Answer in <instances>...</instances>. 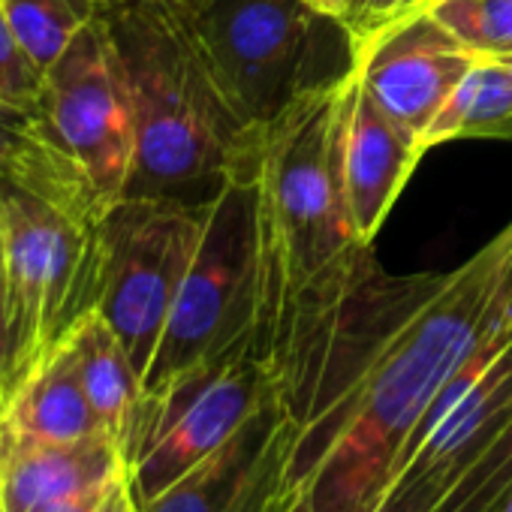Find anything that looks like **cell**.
<instances>
[{
  "instance_id": "cell-1",
  "label": "cell",
  "mask_w": 512,
  "mask_h": 512,
  "mask_svg": "<svg viewBox=\"0 0 512 512\" xmlns=\"http://www.w3.org/2000/svg\"><path fill=\"white\" fill-rule=\"evenodd\" d=\"M341 82L244 127L226 163L253 187V350L284 419L380 272L371 244L353 232L335 166Z\"/></svg>"
},
{
  "instance_id": "cell-2",
  "label": "cell",
  "mask_w": 512,
  "mask_h": 512,
  "mask_svg": "<svg viewBox=\"0 0 512 512\" xmlns=\"http://www.w3.org/2000/svg\"><path fill=\"white\" fill-rule=\"evenodd\" d=\"M506 232L449 275H413L380 341L287 461L293 512H377L395 464L443 383L503 320ZM509 320V317H506Z\"/></svg>"
},
{
  "instance_id": "cell-3",
  "label": "cell",
  "mask_w": 512,
  "mask_h": 512,
  "mask_svg": "<svg viewBox=\"0 0 512 512\" xmlns=\"http://www.w3.org/2000/svg\"><path fill=\"white\" fill-rule=\"evenodd\" d=\"M97 16L109 28L136 115L127 196H172L220 178L244 127L208 64L190 0H103Z\"/></svg>"
},
{
  "instance_id": "cell-4",
  "label": "cell",
  "mask_w": 512,
  "mask_h": 512,
  "mask_svg": "<svg viewBox=\"0 0 512 512\" xmlns=\"http://www.w3.org/2000/svg\"><path fill=\"white\" fill-rule=\"evenodd\" d=\"M94 202H61L31 190H0L4 281L13 341V389L73 326L97 311L103 217Z\"/></svg>"
},
{
  "instance_id": "cell-5",
  "label": "cell",
  "mask_w": 512,
  "mask_h": 512,
  "mask_svg": "<svg viewBox=\"0 0 512 512\" xmlns=\"http://www.w3.org/2000/svg\"><path fill=\"white\" fill-rule=\"evenodd\" d=\"M217 85L241 121L263 124L353 67L344 22L308 0H190Z\"/></svg>"
},
{
  "instance_id": "cell-6",
  "label": "cell",
  "mask_w": 512,
  "mask_h": 512,
  "mask_svg": "<svg viewBox=\"0 0 512 512\" xmlns=\"http://www.w3.org/2000/svg\"><path fill=\"white\" fill-rule=\"evenodd\" d=\"M256 320V223L250 181L226 169L202 202V235L169 311L142 389L253 341Z\"/></svg>"
},
{
  "instance_id": "cell-7",
  "label": "cell",
  "mask_w": 512,
  "mask_h": 512,
  "mask_svg": "<svg viewBox=\"0 0 512 512\" xmlns=\"http://www.w3.org/2000/svg\"><path fill=\"white\" fill-rule=\"evenodd\" d=\"M266 401H272V383L253 341L145 392L127 449L136 509L217 452Z\"/></svg>"
},
{
  "instance_id": "cell-8",
  "label": "cell",
  "mask_w": 512,
  "mask_h": 512,
  "mask_svg": "<svg viewBox=\"0 0 512 512\" xmlns=\"http://www.w3.org/2000/svg\"><path fill=\"white\" fill-rule=\"evenodd\" d=\"M202 235V202L124 196L103 217L100 317L124 344L142 383Z\"/></svg>"
},
{
  "instance_id": "cell-9",
  "label": "cell",
  "mask_w": 512,
  "mask_h": 512,
  "mask_svg": "<svg viewBox=\"0 0 512 512\" xmlns=\"http://www.w3.org/2000/svg\"><path fill=\"white\" fill-rule=\"evenodd\" d=\"M34 115L52 148L100 193L127 196L136 172V115L130 88L100 16L82 25L46 70Z\"/></svg>"
},
{
  "instance_id": "cell-10",
  "label": "cell",
  "mask_w": 512,
  "mask_h": 512,
  "mask_svg": "<svg viewBox=\"0 0 512 512\" xmlns=\"http://www.w3.org/2000/svg\"><path fill=\"white\" fill-rule=\"evenodd\" d=\"M509 422L512 320L503 317L431 401L395 464L386 494L404 488H431L443 497Z\"/></svg>"
},
{
  "instance_id": "cell-11",
  "label": "cell",
  "mask_w": 512,
  "mask_h": 512,
  "mask_svg": "<svg viewBox=\"0 0 512 512\" xmlns=\"http://www.w3.org/2000/svg\"><path fill=\"white\" fill-rule=\"evenodd\" d=\"M479 58L428 10L353 46V67L368 94L419 145L446 97Z\"/></svg>"
},
{
  "instance_id": "cell-12",
  "label": "cell",
  "mask_w": 512,
  "mask_h": 512,
  "mask_svg": "<svg viewBox=\"0 0 512 512\" xmlns=\"http://www.w3.org/2000/svg\"><path fill=\"white\" fill-rule=\"evenodd\" d=\"M290 425L275 398L217 452L136 512H293L287 500Z\"/></svg>"
},
{
  "instance_id": "cell-13",
  "label": "cell",
  "mask_w": 512,
  "mask_h": 512,
  "mask_svg": "<svg viewBox=\"0 0 512 512\" xmlns=\"http://www.w3.org/2000/svg\"><path fill=\"white\" fill-rule=\"evenodd\" d=\"M425 148L368 94L356 67L341 82L335 166L359 241L371 244Z\"/></svg>"
},
{
  "instance_id": "cell-14",
  "label": "cell",
  "mask_w": 512,
  "mask_h": 512,
  "mask_svg": "<svg viewBox=\"0 0 512 512\" xmlns=\"http://www.w3.org/2000/svg\"><path fill=\"white\" fill-rule=\"evenodd\" d=\"M121 473L127 461L112 437L58 443L0 422V500L7 512H43Z\"/></svg>"
},
{
  "instance_id": "cell-15",
  "label": "cell",
  "mask_w": 512,
  "mask_h": 512,
  "mask_svg": "<svg viewBox=\"0 0 512 512\" xmlns=\"http://www.w3.org/2000/svg\"><path fill=\"white\" fill-rule=\"evenodd\" d=\"M0 422L19 434L58 443L109 437L91 407L70 341H61L31 368L0 410Z\"/></svg>"
},
{
  "instance_id": "cell-16",
  "label": "cell",
  "mask_w": 512,
  "mask_h": 512,
  "mask_svg": "<svg viewBox=\"0 0 512 512\" xmlns=\"http://www.w3.org/2000/svg\"><path fill=\"white\" fill-rule=\"evenodd\" d=\"M64 341H70L76 353V365L94 413L100 416L106 434L115 440V446L127 461V449L145 398L139 371L133 368L124 344L118 341L112 326L100 317V311L82 317Z\"/></svg>"
},
{
  "instance_id": "cell-17",
  "label": "cell",
  "mask_w": 512,
  "mask_h": 512,
  "mask_svg": "<svg viewBox=\"0 0 512 512\" xmlns=\"http://www.w3.org/2000/svg\"><path fill=\"white\" fill-rule=\"evenodd\" d=\"M0 190H31L46 199L109 208V202H103L100 193L52 148L37 115L4 100H0Z\"/></svg>"
},
{
  "instance_id": "cell-18",
  "label": "cell",
  "mask_w": 512,
  "mask_h": 512,
  "mask_svg": "<svg viewBox=\"0 0 512 512\" xmlns=\"http://www.w3.org/2000/svg\"><path fill=\"white\" fill-rule=\"evenodd\" d=\"M452 139H512V73L500 58H479L446 97L422 148Z\"/></svg>"
},
{
  "instance_id": "cell-19",
  "label": "cell",
  "mask_w": 512,
  "mask_h": 512,
  "mask_svg": "<svg viewBox=\"0 0 512 512\" xmlns=\"http://www.w3.org/2000/svg\"><path fill=\"white\" fill-rule=\"evenodd\" d=\"M31 61L46 73L94 19L85 0H0Z\"/></svg>"
},
{
  "instance_id": "cell-20",
  "label": "cell",
  "mask_w": 512,
  "mask_h": 512,
  "mask_svg": "<svg viewBox=\"0 0 512 512\" xmlns=\"http://www.w3.org/2000/svg\"><path fill=\"white\" fill-rule=\"evenodd\" d=\"M512 497V422L452 482L431 512H500Z\"/></svg>"
},
{
  "instance_id": "cell-21",
  "label": "cell",
  "mask_w": 512,
  "mask_h": 512,
  "mask_svg": "<svg viewBox=\"0 0 512 512\" xmlns=\"http://www.w3.org/2000/svg\"><path fill=\"white\" fill-rule=\"evenodd\" d=\"M425 10L470 52L512 55V0H431Z\"/></svg>"
},
{
  "instance_id": "cell-22",
  "label": "cell",
  "mask_w": 512,
  "mask_h": 512,
  "mask_svg": "<svg viewBox=\"0 0 512 512\" xmlns=\"http://www.w3.org/2000/svg\"><path fill=\"white\" fill-rule=\"evenodd\" d=\"M43 79L46 73L31 61L4 13V4H0V100L34 112L43 91Z\"/></svg>"
},
{
  "instance_id": "cell-23",
  "label": "cell",
  "mask_w": 512,
  "mask_h": 512,
  "mask_svg": "<svg viewBox=\"0 0 512 512\" xmlns=\"http://www.w3.org/2000/svg\"><path fill=\"white\" fill-rule=\"evenodd\" d=\"M431 0H353V10L344 19V28L353 40V46L365 43L368 37L416 16L425 10Z\"/></svg>"
},
{
  "instance_id": "cell-24",
  "label": "cell",
  "mask_w": 512,
  "mask_h": 512,
  "mask_svg": "<svg viewBox=\"0 0 512 512\" xmlns=\"http://www.w3.org/2000/svg\"><path fill=\"white\" fill-rule=\"evenodd\" d=\"M43 512H136V503L130 494V479L127 473H121Z\"/></svg>"
},
{
  "instance_id": "cell-25",
  "label": "cell",
  "mask_w": 512,
  "mask_h": 512,
  "mask_svg": "<svg viewBox=\"0 0 512 512\" xmlns=\"http://www.w3.org/2000/svg\"><path fill=\"white\" fill-rule=\"evenodd\" d=\"M13 389V341H10V314H7V281L0 266V410H4Z\"/></svg>"
},
{
  "instance_id": "cell-26",
  "label": "cell",
  "mask_w": 512,
  "mask_h": 512,
  "mask_svg": "<svg viewBox=\"0 0 512 512\" xmlns=\"http://www.w3.org/2000/svg\"><path fill=\"white\" fill-rule=\"evenodd\" d=\"M440 503V494L431 488H404L386 494L377 512H431Z\"/></svg>"
},
{
  "instance_id": "cell-27",
  "label": "cell",
  "mask_w": 512,
  "mask_h": 512,
  "mask_svg": "<svg viewBox=\"0 0 512 512\" xmlns=\"http://www.w3.org/2000/svg\"><path fill=\"white\" fill-rule=\"evenodd\" d=\"M506 232V260H503V284H500V308L512 320V223L503 226Z\"/></svg>"
},
{
  "instance_id": "cell-28",
  "label": "cell",
  "mask_w": 512,
  "mask_h": 512,
  "mask_svg": "<svg viewBox=\"0 0 512 512\" xmlns=\"http://www.w3.org/2000/svg\"><path fill=\"white\" fill-rule=\"evenodd\" d=\"M308 4L317 13H323L329 19H338V22H344L350 16V10H353V0H308Z\"/></svg>"
},
{
  "instance_id": "cell-29",
  "label": "cell",
  "mask_w": 512,
  "mask_h": 512,
  "mask_svg": "<svg viewBox=\"0 0 512 512\" xmlns=\"http://www.w3.org/2000/svg\"><path fill=\"white\" fill-rule=\"evenodd\" d=\"M0 266H4V232H0Z\"/></svg>"
},
{
  "instance_id": "cell-30",
  "label": "cell",
  "mask_w": 512,
  "mask_h": 512,
  "mask_svg": "<svg viewBox=\"0 0 512 512\" xmlns=\"http://www.w3.org/2000/svg\"><path fill=\"white\" fill-rule=\"evenodd\" d=\"M500 61H503V64H506V67H509V73H512V55H503V58H500Z\"/></svg>"
},
{
  "instance_id": "cell-31",
  "label": "cell",
  "mask_w": 512,
  "mask_h": 512,
  "mask_svg": "<svg viewBox=\"0 0 512 512\" xmlns=\"http://www.w3.org/2000/svg\"><path fill=\"white\" fill-rule=\"evenodd\" d=\"M500 512H512V497H509V500L503 503V509H500Z\"/></svg>"
},
{
  "instance_id": "cell-32",
  "label": "cell",
  "mask_w": 512,
  "mask_h": 512,
  "mask_svg": "<svg viewBox=\"0 0 512 512\" xmlns=\"http://www.w3.org/2000/svg\"><path fill=\"white\" fill-rule=\"evenodd\" d=\"M0 512H7V509H4V500H0Z\"/></svg>"
}]
</instances>
